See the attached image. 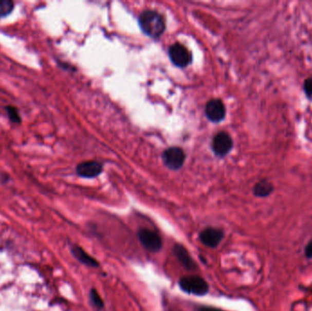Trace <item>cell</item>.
I'll list each match as a JSON object with an SVG mask.
<instances>
[{
  "label": "cell",
  "mask_w": 312,
  "mask_h": 311,
  "mask_svg": "<svg viewBox=\"0 0 312 311\" xmlns=\"http://www.w3.org/2000/svg\"><path fill=\"white\" fill-rule=\"evenodd\" d=\"M139 25L142 31L151 38H158L166 29V22L158 12L146 10L139 17Z\"/></svg>",
  "instance_id": "1"
},
{
  "label": "cell",
  "mask_w": 312,
  "mask_h": 311,
  "mask_svg": "<svg viewBox=\"0 0 312 311\" xmlns=\"http://www.w3.org/2000/svg\"><path fill=\"white\" fill-rule=\"evenodd\" d=\"M179 287L188 294L205 296L209 290V286L205 279L198 276H187L179 280Z\"/></svg>",
  "instance_id": "2"
},
{
  "label": "cell",
  "mask_w": 312,
  "mask_h": 311,
  "mask_svg": "<svg viewBox=\"0 0 312 311\" xmlns=\"http://www.w3.org/2000/svg\"><path fill=\"white\" fill-rule=\"evenodd\" d=\"M138 239L144 248L151 252H158L162 248L161 236L154 231L142 228L138 232Z\"/></svg>",
  "instance_id": "3"
},
{
  "label": "cell",
  "mask_w": 312,
  "mask_h": 311,
  "mask_svg": "<svg viewBox=\"0 0 312 311\" xmlns=\"http://www.w3.org/2000/svg\"><path fill=\"white\" fill-rule=\"evenodd\" d=\"M163 163L171 170H178L183 166L186 154L179 147H171L162 154Z\"/></svg>",
  "instance_id": "4"
},
{
  "label": "cell",
  "mask_w": 312,
  "mask_h": 311,
  "mask_svg": "<svg viewBox=\"0 0 312 311\" xmlns=\"http://www.w3.org/2000/svg\"><path fill=\"white\" fill-rule=\"evenodd\" d=\"M169 57L172 62L180 68L187 67L192 61L190 51L180 43H175L171 46L169 49Z\"/></svg>",
  "instance_id": "5"
},
{
  "label": "cell",
  "mask_w": 312,
  "mask_h": 311,
  "mask_svg": "<svg viewBox=\"0 0 312 311\" xmlns=\"http://www.w3.org/2000/svg\"><path fill=\"white\" fill-rule=\"evenodd\" d=\"M213 151L219 157H224L231 151L233 141L229 134L227 133H219L216 134L212 142Z\"/></svg>",
  "instance_id": "6"
},
{
  "label": "cell",
  "mask_w": 312,
  "mask_h": 311,
  "mask_svg": "<svg viewBox=\"0 0 312 311\" xmlns=\"http://www.w3.org/2000/svg\"><path fill=\"white\" fill-rule=\"evenodd\" d=\"M223 239V230L215 227H207L199 234V239L201 243L206 247L211 248L217 247Z\"/></svg>",
  "instance_id": "7"
},
{
  "label": "cell",
  "mask_w": 312,
  "mask_h": 311,
  "mask_svg": "<svg viewBox=\"0 0 312 311\" xmlns=\"http://www.w3.org/2000/svg\"><path fill=\"white\" fill-rule=\"evenodd\" d=\"M206 114L213 122L223 121L226 117V107L223 101L217 99L208 101L206 106Z\"/></svg>",
  "instance_id": "8"
},
{
  "label": "cell",
  "mask_w": 312,
  "mask_h": 311,
  "mask_svg": "<svg viewBox=\"0 0 312 311\" xmlns=\"http://www.w3.org/2000/svg\"><path fill=\"white\" fill-rule=\"evenodd\" d=\"M102 171L103 166L102 163L95 161L81 162L76 168L78 175L83 178L97 177L98 175L102 174Z\"/></svg>",
  "instance_id": "9"
},
{
  "label": "cell",
  "mask_w": 312,
  "mask_h": 311,
  "mask_svg": "<svg viewBox=\"0 0 312 311\" xmlns=\"http://www.w3.org/2000/svg\"><path fill=\"white\" fill-rule=\"evenodd\" d=\"M173 252H174V254L175 255L176 259L178 260L180 264L186 269L189 271H194L197 268L196 264L192 259L189 252L187 251L186 247H182V245L176 244L174 247Z\"/></svg>",
  "instance_id": "10"
},
{
  "label": "cell",
  "mask_w": 312,
  "mask_h": 311,
  "mask_svg": "<svg viewBox=\"0 0 312 311\" xmlns=\"http://www.w3.org/2000/svg\"><path fill=\"white\" fill-rule=\"evenodd\" d=\"M71 253H72L75 259H77L80 262L82 263L83 265H85L87 267H99V266H100V264L96 259L93 258L83 248H81L77 245H74L71 247Z\"/></svg>",
  "instance_id": "11"
},
{
  "label": "cell",
  "mask_w": 312,
  "mask_h": 311,
  "mask_svg": "<svg viewBox=\"0 0 312 311\" xmlns=\"http://www.w3.org/2000/svg\"><path fill=\"white\" fill-rule=\"evenodd\" d=\"M273 191V186L270 182L262 180L258 182L254 187V194L259 197H266L271 194Z\"/></svg>",
  "instance_id": "12"
},
{
  "label": "cell",
  "mask_w": 312,
  "mask_h": 311,
  "mask_svg": "<svg viewBox=\"0 0 312 311\" xmlns=\"http://www.w3.org/2000/svg\"><path fill=\"white\" fill-rule=\"evenodd\" d=\"M5 109H6V113H8V119L11 122L16 123V124H21L22 119H21V114L16 107L8 105L5 107Z\"/></svg>",
  "instance_id": "13"
},
{
  "label": "cell",
  "mask_w": 312,
  "mask_h": 311,
  "mask_svg": "<svg viewBox=\"0 0 312 311\" xmlns=\"http://www.w3.org/2000/svg\"><path fill=\"white\" fill-rule=\"evenodd\" d=\"M15 3L12 0H0V17L10 15L14 10Z\"/></svg>",
  "instance_id": "14"
},
{
  "label": "cell",
  "mask_w": 312,
  "mask_h": 311,
  "mask_svg": "<svg viewBox=\"0 0 312 311\" xmlns=\"http://www.w3.org/2000/svg\"><path fill=\"white\" fill-rule=\"evenodd\" d=\"M89 299L91 304L98 309H102L104 307V302L95 288H93L89 291Z\"/></svg>",
  "instance_id": "15"
},
{
  "label": "cell",
  "mask_w": 312,
  "mask_h": 311,
  "mask_svg": "<svg viewBox=\"0 0 312 311\" xmlns=\"http://www.w3.org/2000/svg\"><path fill=\"white\" fill-rule=\"evenodd\" d=\"M304 90L308 98L312 97V79H308L305 81Z\"/></svg>",
  "instance_id": "16"
},
{
  "label": "cell",
  "mask_w": 312,
  "mask_h": 311,
  "mask_svg": "<svg viewBox=\"0 0 312 311\" xmlns=\"http://www.w3.org/2000/svg\"><path fill=\"white\" fill-rule=\"evenodd\" d=\"M305 254L308 259H312V239L308 243L307 247H305Z\"/></svg>",
  "instance_id": "17"
},
{
  "label": "cell",
  "mask_w": 312,
  "mask_h": 311,
  "mask_svg": "<svg viewBox=\"0 0 312 311\" xmlns=\"http://www.w3.org/2000/svg\"><path fill=\"white\" fill-rule=\"evenodd\" d=\"M198 311H223L215 307H201L199 308Z\"/></svg>",
  "instance_id": "18"
},
{
  "label": "cell",
  "mask_w": 312,
  "mask_h": 311,
  "mask_svg": "<svg viewBox=\"0 0 312 311\" xmlns=\"http://www.w3.org/2000/svg\"><path fill=\"white\" fill-rule=\"evenodd\" d=\"M1 180H2V182H8V180H9L8 174H3V175L1 176Z\"/></svg>",
  "instance_id": "19"
}]
</instances>
